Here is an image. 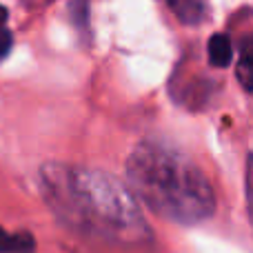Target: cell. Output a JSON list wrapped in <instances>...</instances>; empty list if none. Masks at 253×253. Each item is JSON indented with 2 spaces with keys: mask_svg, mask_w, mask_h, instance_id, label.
Segmentation results:
<instances>
[{
  "mask_svg": "<svg viewBox=\"0 0 253 253\" xmlns=\"http://www.w3.org/2000/svg\"><path fill=\"white\" fill-rule=\"evenodd\" d=\"M171 7V11L180 18V22L184 25H200L207 18V0H167Z\"/></svg>",
  "mask_w": 253,
  "mask_h": 253,
  "instance_id": "3",
  "label": "cell"
},
{
  "mask_svg": "<svg viewBox=\"0 0 253 253\" xmlns=\"http://www.w3.org/2000/svg\"><path fill=\"white\" fill-rule=\"evenodd\" d=\"M238 80L240 84L247 89L249 93H253V58L249 56H240V62H238Z\"/></svg>",
  "mask_w": 253,
  "mask_h": 253,
  "instance_id": "5",
  "label": "cell"
},
{
  "mask_svg": "<svg viewBox=\"0 0 253 253\" xmlns=\"http://www.w3.org/2000/svg\"><path fill=\"white\" fill-rule=\"evenodd\" d=\"M126 178L153 213L180 224L211 218L215 196L207 175L184 153L160 142H142L126 158Z\"/></svg>",
  "mask_w": 253,
  "mask_h": 253,
  "instance_id": "2",
  "label": "cell"
},
{
  "mask_svg": "<svg viewBox=\"0 0 253 253\" xmlns=\"http://www.w3.org/2000/svg\"><path fill=\"white\" fill-rule=\"evenodd\" d=\"M11 44H13V38H11V34H9V29L0 27V60L11 51Z\"/></svg>",
  "mask_w": 253,
  "mask_h": 253,
  "instance_id": "8",
  "label": "cell"
},
{
  "mask_svg": "<svg viewBox=\"0 0 253 253\" xmlns=\"http://www.w3.org/2000/svg\"><path fill=\"white\" fill-rule=\"evenodd\" d=\"M247 207H249V218L253 222V153H249L247 158Z\"/></svg>",
  "mask_w": 253,
  "mask_h": 253,
  "instance_id": "6",
  "label": "cell"
},
{
  "mask_svg": "<svg viewBox=\"0 0 253 253\" xmlns=\"http://www.w3.org/2000/svg\"><path fill=\"white\" fill-rule=\"evenodd\" d=\"M209 60L213 67H229L233 60V44L227 34H215L209 40Z\"/></svg>",
  "mask_w": 253,
  "mask_h": 253,
  "instance_id": "4",
  "label": "cell"
},
{
  "mask_svg": "<svg viewBox=\"0 0 253 253\" xmlns=\"http://www.w3.org/2000/svg\"><path fill=\"white\" fill-rule=\"evenodd\" d=\"M4 22H7V9H4L2 4H0V27H2Z\"/></svg>",
  "mask_w": 253,
  "mask_h": 253,
  "instance_id": "9",
  "label": "cell"
},
{
  "mask_svg": "<svg viewBox=\"0 0 253 253\" xmlns=\"http://www.w3.org/2000/svg\"><path fill=\"white\" fill-rule=\"evenodd\" d=\"M0 253H16V233H7L0 227Z\"/></svg>",
  "mask_w": 253,
  "mask_h": 253,
  "instance_id": "7",
  "label": "cell"
},
{
  "mask_svg": "<svg viewBox=\"0 0 253 253\" xmlns=\"http://www.w3.org/2000/svg\"><path fill=\"white\" fill-rule=\"evenodd\" d=\"M40 189L53 213L80 233L118 245H140L151 238L133 193L107 171L44 165Z\"/></svg>",
  "mask_w": 253,
  "mask_h": 253,
  "instance_id": "1",
  "label": "cell"
}]
</instances>
